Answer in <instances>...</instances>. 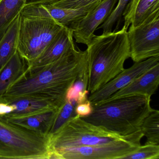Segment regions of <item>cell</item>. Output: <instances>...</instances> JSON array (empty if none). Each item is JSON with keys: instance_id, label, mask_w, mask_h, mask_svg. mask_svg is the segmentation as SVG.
I'll return each mask as SVG.
<instances>
[{"instance_id": "cell-1", "label": "cell", "mask_w": 159, "mask_h": 159, "mask_svg": "<svg viewBox=\"0 0 159 159\" xmlns=\"http://www.w3.org/2000/svg\"><path fill=\"white\" fill-rule=\"evenodd\" d=\"M86 65V50L81 51L74 44L55 62L37 69L27 68L2 98L33 95L66 101L67 91Z\"/></svg>"}, {"instance_id": "cell-2", "label": "cell", "mask_w": 159, "mask_h": 159, "mask_svg": "<svg viewBox=\"0 0 159 159\" xmlns=\"http://www.w3.org/2000/svg\"><path fill=\"white\" fill-rule=\"evenodd\" d=\"M127 30H120L95 35L87 45L88 84L91 94L100 89L125 69L130 57Z\"/></svg>"}, {"instance_id": "cell-3", "label": "cell", "mask_w": 159, "mask_h": 159, "mask_svg": "<svg viewBox=\"0 0 159 159\" xmlns=\"http://www.w3.org/2000/svg\"><path fill=\"white\" fill-rule=\"evenodd\" d=\"M148 96H130L101 102L93 106L90 115L84 120L120 135L140 130L144 119L152 108Z\"/></svg>"}, {"instance_id": "cell-4", "label": "cell", "mask_w": 159, "mask_h": 159, "mask_svg": "<svg viewBox=\"0 0 159 159\" xmlns=\"http://www.w3.org/2000/svg\"><path fill=\"white\" fill-rule=\"evenodd\" d=\"M50 139L0 116V158L48 159Z\"/></svg>"}, {"instance_id": "cell-5", "label": "cell", "mask_w": 159, "mask_h": 159, "mask_svg": "<svg viewBox=\"0 0 159 159\" xmlns=\"http://www.w3.org/2000/svg\"><path fill=\"white\" fill-rule=\"evenodd\" d=\"M64 27L52 18L20 14L17 52L27 65L45 51Z\"/></svg>"}, {"instance_id": "cell-6", "label": "cell", "mask_w": 159, "mask_h": 159, "mask_svg": "<svg viewBox=\"0 0 159 159\" xmlns=\"http://www.w3.org/2000/svg\"><path fill=\"white\" fill-rule=\"evenodd\" d=\"M125 136L88 122L76 115L50 139V152L99 145Z\"/></svg>"}, {"instance_id": "cell-7", "label": "cell", "mask_w": 159, "mask_h": 159, "mask_svg": "<svg viewBox=\"0 0 159 159\" xmlns=\"http://www.w3.org/2000/svg\"><path fill=\"white\" fill-rule=\"evenodd\" d=\"M141 129L120 139L99 145L84 146L56 152L61 159H122L141 145Z\"/></svg>"}, {"instance_id": "cell-8", "label": "cell", "mask_w": 159, "mask_h": 159, "mask_svg": "<svg viewBox=\"0 0 159 159\" xmlns=\"http://www.w3.org/2000/svg\"><path fill=\"white\" fill-rule=\"evenodd\" d=\"M130 57L134 62L159 57V11L127 30Z\"/></svg>"}, {"instance_id": "cell-9", "label": "cell", "mask_w": 159, "mask_h": 159, "mask_svg": "<svg viewBox=\"0 0 159 159\" xmlns=\"http://www.w3.org/2000/svg\"><path fill=\"white\" fill-rule=\"evenodd\" d=\"M100 1L99 0L77 9L58 8L48 3L27 4L23 7L20 14L24 16L52 18L69 28L84 18Z\"/></svg>"}, {"instance_id": "cell-10", "label": "cell", "mask_w": 159, "mask_h": 159, "mask_svg": "<svg viewBox=\"0 0 159 159\" xmlns=\"http://www.w3.org/2000/svg\"><path fill=\"white\" fill-rule=\"evenodd\" d=\"M158 63H159V57H152L140 62H135L132 66L124 70L100 89L91 94L88 97V100L93 106L103 102Z\"/></svg>"}, {"instance_id": "cell-11", "label": "cell", "mask_w": 159, "mask_h": 159, "mask_svg": "<svg viewBox=\"0 0 159 159\" xmlns=\"http://www.w3.org/2000/svg\"><path fill=\"white\" fill-rule=\"evenodd\" d=\"M118 0H101L99 3L84 18L69 28L77 43L88 45L94 32L109 17Z\"/></svg>"}, {"instance_id": "cell-12", "label": "cell", "mask_w": 159, "mask_h": 159, "mask_svg": "<svg viewBox=\"0 0 159 159\" xmlns=\"http://www.w3.org/2000/svg\"><path fill=\"white\" fill-rule=\"evenodd\" d=\"M1 98L11 107V112L4 117L6 118L24 117L55 109L66 102L58 98L33 95L22 96L11 99Z\"/></svg>"}, {"instance_id": "cell-13", "label": "cell", "mask_w": 159, "mask_h": 159, "mask_svg": "<svg viewBox=\"0 0 159 159\" xmlns=\"http://www.w3.org/2000/svg\"><path fill=\"white\" fill-rule=\"evenodd\" d=\"M159 84V63H158L104 101L130 96L151 97L156 93Z\"/></svg>"}, {"instance_id": "cell-14", "label": "cell", "mask_w": 159, "mask_h": 159, "mask_svg": "<svg viewBox=\"0 0 159 159\" xmlns=\"http://www.w3.org/2000/svg\"><path fill=\"white\" fill-rule=\"evenodd\" d=\"M74 44L72 30L64 27L45 51L33 62L28 64L27 68L37 69L55 62Z\"/></svg>"}, {"instance_id": "cell-15", "label": "cell", "mask_w": 159, "mask_h": 159, "mask_svg": "<svg viewBox=\"0 0 159 159\" xmlns=\"http://www.w3.org/2000/svg\"><path fill=\"white\" fill-rule=\"evenodd\" d=\"M159 11V0H130L122 16L123 27L137 26L155 13Z\"/></svg>"}, {"instance_id": "cell-16", "label": "cell", "mask_w": 159, "mask_h": 159, "mask_svg": "<svg viewBox=\"0 0 159 159\" xmlns=\"http://www.w3.org/2000/svg\"><path fill=\"white\" fill-rule=\"evenodd\" d=\"M58 109L48 110L24 117L5 118L14 124L47 136Z\"/></svg>"}, {"instance_id": "cell-17", "label": "cell", "mask_w": 159, "mask_h": 159, "mask_svg": "<svg viewBox=\"0 0 159 159\" xmlns=\"http://www.w3.org/2000/svg\"><path fill=\"white\" fill-rule=\"evenodd\" d=\"M27 67L26 62L16 52L0 70V98L5 94L11 85L25 72Z\"/></svg>"}, {"instance_id": "cell-18", "label": "cell", "mask_w": 159, "mask_h": 159, "mask_svg": "<svg viewBox=\"0 0 159 159\" xmlns=\"http://www.w3.org/2000/svg\"><path fill=\"white\" fill-rule=\"evenodd\" d=\"M20 14L14 20L0 39V70L17 52Z\"/></svg>"}, {"instance_id": "cell-19", "label": "cell", "mask_w": 159, "mask_h": 159, "mask_svg": "<svg viewBox=\"0 0 159 159\" xmlns=\"http://www.w3.org/2000/svg\"><path fill=\"white\" fill-rule=\"evenodd\" d=\"M27 0H0V39L20 14Z\"/></svg>"}, {"instance_id": "cell-20", "label": "cell", "mask_w": 159, "mask_h": 159, "mask_svg": "<svg viewBox=\"0 0 159 159\" xmlns=\"http://www.w3.org/2000/svg\"><path fill=\"white\" fill-rule=\"evenodd\" d=\"M140 129L146 137L145 144L159 145V111L152 109L144 119Z\"/></svg>"}, {"instance_id": "cell-21", "label": "cell", "mask_w": 159, "mask_h": 159, "mask_svg": "<svg viewBox=\"0 0 159 159\" xmlns=\"http://www.w3.org/2000/svg\"><path fill=\"white\" fill-rule=\"evenodd\" d=\"M76 105L70 101L66 102L58 108L53 120L47 136L51 139L66 124V123L76 115L75 107Z\"/></svg>"}, {"instance_id": "cell-22", "label": "cell", "mask_w": 159, "mask_h": 159, "mask_svg": "<svg viewBox=\"0 0 159 159\" xmlns=\"http://www.w3.org/2000/svg\"><path fill=\"white\" fill-rule=\"evenodd\" d=\"M130 0H118L114 10L110 15L107 20L99 26L97 29H101L103 30V33H107L112 31L114 25L116 28L114 31L119 30L120 24L121 22L122 17L124 11Z\"/></svg>"}, {"instance_id": "cell-23", "label": "cell", "mask_w": 159, "mask_h": 159, "mask_svg": "<svg viewBox=\"0 0 159 159\" xmlns=\"http://www.w3.org/2000/svg\"><path fill=\"white\" fill-rule=\"evenodd\" d=\"M159 145L145 144L140 145L134 152L122 159H159Z\"/></svg>"}, {"instance_id": "cell-24", "label": "cell", "mask_w": 159, "mask_h": 159, "mask_svg": "<svg viewBox=\"0 0 159 159\" xmlns=\"http://www.w3.org/2000/svg\"><path fill=\"white\" fill-rule=\"evenodd\" d=\"M98 1L99 0H60L50 4L58 8L77 9L85 7Z\"/></svg>"}, {"instance_id": "cell-25", "label": "cell", "mask_w": 159, "mask_h": 159, "mask_svg": "<svg viewBox=\"0 0 159 159\" xmlns=\"http://www.w3.org/2000/svg\"><path fill=\"white\" fill-rule=\"evenodd\" d=\"M93 108L92 103L87 99L76 105L75 107V114L81 117L88 116L92 113Z\"/></svg>"}, {"instance_id": "cell-26", "label": "cell", "mask_w": 159, "mask_h": 159, "mask_svg": "<svg viewBox=\"0 0 159 159\" xmlns=\"http://www.w3.org/2000/svg\"><path fill=\"white\" fill-rule=\"evenodd\" d=\"M59 1L60 0H27L25 5L39 3H54Z\"/></svg>"}]
</instances>
